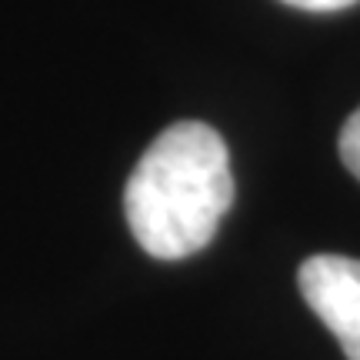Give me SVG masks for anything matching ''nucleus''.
<instances>
[{
    "instance_id": "1",
    "label": "nucleus",
    "mask_w": 360,
    "mask_h": 360,
    "mask_svg": "<svg viewBox=\"0 0 360 360\" xmlns=\"http://www.w3.org/2000/svg\"><path fill=\"white\" fill-rule=\"evenodd\" d=\"M233 204L227 143L200 120H180L157 134L124 191L134 240L157 260L204 250Z\"/></svg>"
},
{
    "instance_id": "2",
    "label": "nucleus",
    "mask_w": 360,
    "mask_h": 360,
    "mask_svg": "<svg viewBox=\"0 0 360 360\" xmlns=\"http://www.w3.org/2000/svg\"><path fill=\"white\" fill-rule=\"evenodd\" d=\"M297 283L307 307L340 340L344 357L360 360V260L317 254L300 264Z\"/></svg>"
},
{
    "instance_id": "3",
    "label": "nucleus",
    "mask_w": 360,
    "mask_h": 360,
    "mask_svg": "<svg viewBox=\"0 0 360 360\" xmlns=\"http://www.w3.org/2000/svg\"><path fill=\"white\" fill-rule=\"evenodd\" d=\"M340 160L360 180V107L347 117V124L340 130Z\"/></svg>"
},
{
    "instance_id": "4",
    "label": "nucleus",
    "mask_w": 360,
    "mask_h": 360,
    "mask_svg": "<svg viewBox=\"0 0 360 360\" xmlns=\"http://www.w3.org/2000/svg\"><path fill=\"white\" fill-rule=\"evenodd\" d=\"M283 4H290L297 11H310V13H330V11H347L360 0H283Z\"/></svg>"
}]
</instances>
